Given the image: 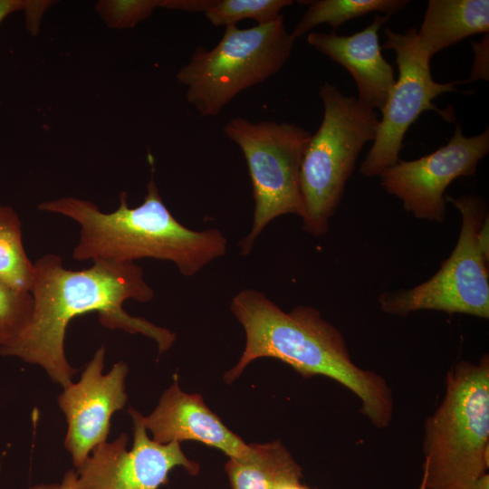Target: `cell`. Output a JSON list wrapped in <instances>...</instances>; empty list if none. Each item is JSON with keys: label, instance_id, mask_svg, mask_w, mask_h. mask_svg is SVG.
I'll return each mask as SVG.
<instances>
[{"label": "cell", "instance_id": "1", "mask_svg": "<svg viewBox=\"0 0 489 489\" xmlns=\"http://www.w3.org/2000/svg\"><path fill=\"white\" fill-rule=\"evenodd\" d=\"M34 265L31 321L14 343L0 349L1 355L42 366L64 388L76 372L64 353L66 329L76 316L97 312L103 326L145 335L158 344L159 353L175 342L173 331L124 311L128 299L148 302L154 297L135 263L96 261L90 268L72 271L64 268L59 255L48 254Z\"/></svg>", "mask_w": 489, "mask_h": 489}, {"label": "cell", "instance_id": "2", "mask_svg": "<svg viewBox=\"0 0 489 489\" xmlns=\"http://www.w3.org/2000/svg\"><path fill=\"white\" fill-rule=\"evenodd\" d=\"M230 310L245 333L239 361L225 372L231 384L259 358H273L304 378H330L353 392L360 412L379 429L391 423L393 393L379 374L357 366L339 329L312 307L299 305L286 312L263 292L243 289L231 300Z\"/></svg>", "mask_w": 489, "mask_h": 489}, {"label": "cell", "instance_id": "3", "mask_svg": "<svg viewBox=\"0 0 489 489\" xmlns=\"http://www.w3.org/2000/svg\"><path fill=\"white\" fill-rule=\"evenodd\" d=\"M127 197L120 193L119 207L111 213L75 197L43 202L38 209L65 216L80 225L79 242L72 252L77 261L134 263L153 258L172 262L182 275L193 276L225 255L227 240L223 233L184 226L164 204L153 178L141 205L130 207Z\"/></svg>", "mask_w": 489, "mask_h": 489}, {"label": "cell", "instance_id": "4", "mask_svg": "<svg viewBox=\"0 0 489 489\" xmlns=\"http://www.w3.org/2000/svg\"><path fill=\"white\" fill-rule=\"evenodd\" d=\"M426 489H469L489 467V356L456 362L440 405L425 421Z\"/></svg>", "mask_w": 489, "mask_h": 489}, {"label": "cell", "instance_id": "5", "mask_svg": "<svg viewBox=\"0 0 489 489\" xmlns=\"http://www.w3.org/2000/svg\"><path fill=\"white\" fill-rule=\"evenodd\" d=\"M319 95L321 123L304 150L300 167L302 229L320 237L329 230L358 158L375 139L379 118L357 98L325 82Z\"/></svg>", "mask_w": 489, "mask_h": 489}, {"label": "cell", "instance_id": "6", "mask_svg": "<svg viewBox=\"0 0 489 489\" xmlns=\"http://www.w3.org/2000/svg\"><path fill=\"white\" fill-rule=\"evenodd\" d=\"M294 41L283 14L248 29L228 25L212 49H195L177 79L187 88V101L201 116H217L240 92L282 70Z\"/></svg>", "mask_w": 489, "mask_h": 489}, {"label": "cell", "instance_id": "7", "mask_svg": "<svg viewBox=\"0 0 489 489\" xmlns=\"http://www.w3.org/2000/svg\"><path fill=\"white\" fill-rule=\"evenodd\" d=\"M461 215L459 236L451 254L428 280L379 297L380 309L406 316L423 310L489 318V216L475 195L446 196Z\"/></svg>", "mask_w": 489, "mask_h": 489}, {"label": "cell", "instance_id": "8", "mask_svg": "<svg viewBox=\"0 0 489 489\" xmlns=\"http://www.w3.org/2000/svg\"><path fill=\"white\" fill-rule=\"evenodd\" d=\"M223 131L240 147L252 182L253 224L239 243L241 254L246 255L272 220L287 214L302 216L300 167L312 133L294 123L252 122L242 117L228 120Z\"/></svg>", "mask_w": 489, "mask_h": 489}, {"label": "cell", "instance_id": "9", "mask_svg": "<svg viewBox=\"0 0 489 489\" xmlns=\"http://www.w3.org/2000/svg\"><path fill=\"white\" fill-rule=\"evenodd\" d=\"M417 27L403 33L384 30V49L396 53L398 79L392 86L379 119L375 139L360 168L365 177L379 176L386 168L399 160V152L408 128L426 110H434L446 121L455 122L452 107L441 110L433 100L437 96L458 91L460 81L440 83L431 74L430 60L419 46Z\"/></svg>", "mask_w": 489, "mask_h": 489}, {"label": "cell", "instance_id": "10", "mask_svg": "<svg viewBox=\"0 0 489 489\" xmlns=\"http://www.w3.org/2000/svg\"><path fill=\"white\" fill-rule=\"evenodd\" d=\"M489 152V129L466 137L457 124L447 144L414 160H398L379 175L385 191L416 218L443 223L445 192L458 177L473 176Z\"/></svg>", "mask_w": 489, "mask_h": 489}, {"label": "cell", "instance_id": "11", "mask_svg": "<svg viewBox=\"0 0 489 489\" xmlns=\"http://www.w3.org/2000/svg\"><path fill=\"white\" fill-rule=\"evenodd\" d=\"M129 412L134 424L131 449H126L125 434L112 443L96 446L77 467V489H158L168 484L169 472L177 466L192 475L199 473V465L186 456L180 443L150 439L142 415L133 408Z\"/></svg>", "mask_w": 489, "mask_h": 489}, {"label": "cell", "instance_id": "12", "mask_svg": "<svg viewBox=\"0 0 489 489\" xmlns=\"http://www.w3.org/2000/svg\"><path fill=\"white\" fill-rule=\"evenodd\" d=\"M104 359L105 348L101 346L85 367L81 379L64 388L58 398L68 423L65 447L76 467L96 446L106 442L112 415L121 409L128 399L125 392L127 364L119 361L107 374H102Z\"/></svg>", "mask_w": 489, "mask_h": 489}, {"label": "cell", "instance_id": "13", "mask_svg": "<svg viewBox=\"0 0 489 489\" xmlns=\"http://www.w3.org/2000/svg\"><path fill=\"white\" fill-rule=\"evenodd\" d=\"M142 422L160 444L197 441L219 449L229 457L248 459L254 449L205 404L199 394L181 390L175 377L173 384L163 393L157 408Z\"/></svg>", "mask_w": 489, "mask_h": 489}, {"label": "cell", "instance_id": "14", "mask_svg": "<svg viewBox=\"0 0 489 489\" xmlns=\"http://www.w3.org/2000/svg\"><path fill=\"white\" fill-rule=\"evenodd\" d=\"M390 18L377 14L372 23L351 35L312 32L307 43L318 52L345 68L352 76L358 100L367 107L381 111L394 85L393 66L381 53L379 31Z\"/></svg>", "mask_w": 489, "mask_h": 489}, {"label": "cell", "instance_id": "15", "mask_svg": "<svg viewBox=\"0 0 489 489\" xmlns=\"http://www.w3.org/2000/svg\"><path fill=\"white\" fill-rule=\"evenodd\" d=\"M488 32V0H429L417 39L432 58L470 35Z\"/></svg>", "mask_w": 489, "mask_h": 489}, {"label": "cell", "instance_id": "16", "mask_svg": "<svg viewBox=\"0 0 489 489\" xmlns=\"http://www.w3.org/2000/svg\"><path fill=\"white\" fill-rule=\"evenodd\" d=\"M251 445V457H229L225 465L232 489H274L303 477L302 468L280 441Z\"/></svg>", "mask_w": 489, "mask_h": 489}, {"label": "cell", "instance_id": "17", "mask_svg": "<svg viewBox=\"0 0 489 489\" xmlns=\"http://www.w3.org/2000/svg\"><path fill=\"white\" fill-rule=\"evenodd\" d=\"M309 7L290 33L292 37L304 35L321 24H328L333 30L347 21L369 13L380 12L391 15L403 9L408 0H314L309 1Z\"/></svg>", "mask_w": 489, "mask_h": 489}, {"label": "cell", "instance_id": "18", "mask_svg": "<svg viewBox=\"0 0 489 489\" xmlns=\"http://www.w3.org/2000/svg\"><path fill=\"white\" fill-rule=\"evenodd\" d=\"M34 265L22 241V224L16 212L0 205V282L18 291L30 292Z\"/></svg>", "mask_w": 489, "mask_h": 489}, {"label": "cell", "instance_id": "19", "mask_svg": "<svg viewBox=\"0 0 489 489\" xmlns=\"http://www.w3.org/2000/svg\"><path fill=\"white\" fill-rule=\"evenodd\" d=\"M292 0H216L205 13L214 26L236 25L244 19H253L258 24L276 20L281 10L292 5Z\"/></svg>", "mask_w": 489, "mask_h": 489}, {"label": "cell", "instance_id": "20", "mask_svg": "<svg viewBox=\"0 0 489 489\" xmlns=\"http://www.w3.org/2000/svg\"><path fill=\"white\" fill-rule=\"evenodd\" d=\"M34 310L30 292L0 282V349L14 343L28 326Z\"/></svg>", "mask_w": 489, "mask_h": 489}, {"label": "cell", "instance_id": "21", "mask_svg": "<svg viewBox=\"0 0 489 489\" xmlns=\"http://www.w3.org/2000/svg\"><path fill=\"white\" fill-rule=\"evenodd\" d=\"M161 1H127L115 4L114 24L120 26H133L150 15L153 9L160 6Z\"/></svg>", "mask_w": 489, "mask_h": 489}, {"label": "cell", "instance_id": "22", "mask_svg": "<svg viewBox=\"0 0 489 489\" xmlns=\"http://www.w3.org/2000/svg\"><path fill=\"white\" fill-rule=\"evenodd\" d=\"M488 33L480 42H470L475 53V61L468 79L460 81V84L468 83L476 80L488 81Z\"/></svg>", "mask_w": 489, "mask_h": 489}, {"label": "cell", "instance_id": "23", "mask_svg": "<svg viewBox=\"0 0 489 489\" xmlns=\"http://www.w3.org/2000/svg\"><path fill=\"white\" fill-rule=\"evenodd\" d=\"M216 0H164L160 6L192 13H206Z\"/></svg>", "mask_w": 489, "mask_h": 489}, {"label": "cell", "instance_id": "24", "mask_svg": "<svg viewBox=\"0 0 489 489\" xmlns=\"http://www.w3.org/2000/svg\"><path fill=\"white\" fill-rule=\"evenodd\" d=\"M40 2L22 1V0H0V23L9 14L23 10L25 8H32L36 6Z\"/></svg>", "mask_w": 489, "mask_h": 489}, {"label": "cell", "instance_id": "25", "mask_svg": "<svg viewBox=\"0 0 489 489\" xmlns=\"http://www.w3.org/2000/svg\"><path fill=\"white\" fill-rule=\"evenodd\" d=\"M30 489H77V473L72 470L68 471L61 484H38Z\"/></svg>", "mask_w": 489, "mask_h": 489}, {"label": "cell", "instance_id": "26", "mask_svg": "<svg viewBox=\"0 0 489 489\" xmlns=\"http://www.w3.org/2000/svg\"><path fill=\"white\" fill-rule=\"evenodd\" d=\"M274 489H316L301 483V480H292L279 484Z\"/></svg>", "mask_w": 489, "mask_h": 489}, {"label": "cell", "instance_id": "27", "mask_svg": "<svg viewBox=\"0 0 489 489\" xmlns=\"http://www.w3.org/2000/svg\"><path fill=\"white\" fill-rule=\"evenodd\" d=\"M469 489H489V474L482 475Z\"/></svg>", "mask_w": 489, "mask_h": 489}, {"label": "cell", "instance_id": "28", "mask_svg": "<svg viewBox=\"0 0 489 489\" xmlns=\"http://www.w3.org/2000/svg\"><path fill=\"white\" fill-rule=\"evenodd\" d=\"M418 489H426L425 484L422 481H420L419 488Z\"/></svg>", "mask_w": 489, "mask_h": 489}]
</instances>
